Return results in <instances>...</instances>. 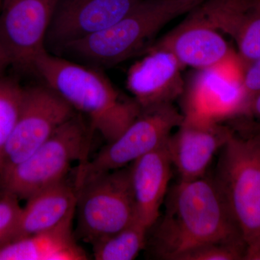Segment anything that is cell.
Instances as JSON below:
<instances>
[{"label":"cell","mask_w":260,"mask_h":260,"mask_svg":"<svg viewBox=\"0 0 260 260\" xmlns=\"http://www.w3.org/2000/svg\"><path fill=\"white\" fill-rule=\"evenodd\" d=\"M166 198L164 215L150 228L155 257L180 260L194 249L218 243L246 246L213 179L180 180Z\"/></svg>","instance_id":"obj_1"},{"label":"cell","mask_w":260,"mask_h":260,"mask_svg":"<svg viewBox=\"0 0 260 260\" xmlns=\"http://www.w3.org/2000/svg\"><path fill=\"white\" fill-rule=\"evenodd\" d=\"M34 74L86 116L107 143L120 136L142 113L135 99L118 91L102 70L45 51L38 56Z\"/></svg>","instance_id":"obj_2"},{"label":"cell","mask_w":260,"mask_h":260,"mask_svg":"<svg viewBox=\"0 0 260 260\" xmlns=\"http://www.w3.org/2000/svg\"><path fill=\"white\" fill-rule=\"evenodd\" d=\"M205 0H142L109 28L61 48L55 55L102 70L142 55L158 32Z\"/></svg>","instance_id":"obj_3"},{"label":"cell","mask_w":260,"mask_h":260,"mask_svg":"<svg viewBox=\"0 0 260 260\" xmlns=\"http://www.w3.org/2000/svg\"><path fill=\"white\" fill-rule=\"evenodd\" d=\"M213 180L239 228L246 259L254 260L260 250V132L254 121L241 124L240 133L234 129Z\"/></svg>","instance_id":"obj_4"},{"label":"cell","mask_w":260,"mask_h":260,"mask_svg":"<svg viewBox=\"0 0 260 260\" xmlns=\"http://www.w3.org/2000/svg\"><path fill=\"white\" fill-rule=\"evenodd\" d=\"M92 130L77 112L30 156L0 174L5 193L27 200L64 180L73 162L88 160Z\"/></svg>","instance_id":"obj_5"},{"label":"cell","mask_w":260,"mask_h":260,"mask_svg":"<svg viewBox=\"0 0 260 260\" xmlns=\"http://www.w3.org/2000/svg\"><path fill=\"white\" fill-rule=\"evenodd\" d=\"M78 237L100 242L137 220L129 167L86 178L75 184Z\"/></svg>","instance_id":"obj_6"},{"label":"cell","mask_w":260,"mask_h":260,"mask_svg":"<svg viewBox=\"0 0 260 260\" xmlns=\"http://www.w3.org/2000/svg\"><path fill=\"white\" fill-rule=\"evenodd\" d=\"M183 118L174 104L142 112L120 136L107 143L92 160L80 162L75 184L92 176L129 167L165 144Z\"/></svg>","instance_id":"obj_7"},{"label":"cell","mask_w":260,"mask_h":260,"mask_svg":"<svg viewBox=\"0 0 260 260\" xmlns=\"http://www.w3.org/2000/svg\"><path fill=\"white\" fill-rule=\"evenodd\" d=\"M244 67L238 54L197 70L184 93L183 115L218 122L244 117L249 98L243 87Z\"/></svg>","instance_id":"obj_8"},{"label":"cell","mask_w":260,"mask_h":260,"mask_svg":"<svg viewBox=\"0 0 260 260\" xmlns=\"http://www.w3.org/2000/svg\"><path fill=\"white\" fill-rule=\"evenodd\" d=\"M76 113L45 83L24 87L18 120L5 147L0 174L30 156Z\"/></svg>","instance_id":"obj_9"},{"label":"cell","mask_w":260,"mask_h":260,"mask_svg":"<svg viewBox=\"0 0 260 260\" xmlns=\"http://www.w3.org/2000/svg\"><path fill=\"white\" fill-rule=\"evenodd\" d=\"M57 0H2L0 42L17 71L34 74Z\"/></svg>","instance_id":"obj_10"},{"label":"cell","mask_w":260,"mask_h":260,"mask_svg":"<svg viewBox=\"0 0 260 260\" xmlns=\"http://www.w3.org/2000/svg\"><path fill=\"white\" fill-rule=\"evenodd\" d=\"M142 0H57L46 37V50L61 48L114 25Z\"/></svg>","instance_id":"obj_11"},{"label":"cell","mask_w":260,"mask_h":260,"mask_svg":"<svg viewBox=\"0 0 260 260\" xmlns=\"http://www.w3.org/2000/svg\"><path fill=\"white\" fill-rule=\"evenodd\" d=\"M126 74V88L142 112L174 104L184 93V67L170 51L151 46Z\"/></svg>","instance_id":"obj_12"},{"label":"cell","mask_w":260,"mask_h":260,"mask_svg":"<svg viewBox=\"0 0 260 260\" xmlns=\"http://www.w3.org/2000/svg\"><path fill=\"white\" fill-rule=\"evenodd\" d=\"M176 130L168 140V148L182 181L204 177L214 155L234 133L232 126L223 122L187 116H184Z\"/></svg>","instance_id":"obj_13"},{"label":"cell","mask_w":260,"mask_h":260,"mask_svg":"<svg viewBox=\"0 0 260 260\" xmlns=\"http://www.w3.org/2000/svg\"><path fill=\"white\" fill-rule=\"evenodd\" d=\"M152 46L167 49L184 68L197 70L215 66L237 54L221 32L210 26L194 10Z\"/></svg>","instance_id":"obj_14"},{"label":"cell","mask_w":260,"mask_h":260,"mask_svg":"<svg viewBox=\"0 0 260 260\" xmlns=\"http://www.w3.org/2000/svg\"><path fill=\"white\" fill-rule=\"evenodd\" d=\"M194 10L232 38L244 68L260 56V0H205Z\"/></svg>","instance_id":"obj_15"},{"label":"cell","mask_w":260,"mask_h":260,"mask_svg":"<svg viewBox=\"0 0 260 260\" xmlns=\"http://www.w3.org/2000/svg\"><path fill=\"white\" fill-rule=\"evenodd\" d=\"M167 143L129 165L137 220L148 229L160 215L172 177L173 164Z\"/></svg>","instance_id":"obj_16"},{"label":"cell","mask_w":260,"mask_h":260,"mask_svg":"<svg viewBox=\"0 0 260 260\" xmlns=\"http://www.w3.org/2000/svg\"><path fill=\"white\" fill-rule=\"evenodd\" d=\"M76 203L75 183L73 185L66 179L36 193L21 208L8 244L52 230L73 220Z\"/></svg>","instance_id":"obj_17"},{"label":"cell","mask_w":260,"mask_h":260,"mask_svg":"<svg viewBox=\"0 0 260 260\" xmlns=\"http://www.w3.org/2000/svg\"><path fill=\"white\" fill-rule=\"evenodd\" d=\"M73 221L48 232L18 239L0 248V260H83L86 254L77 244Z\"/></svg>","instance_id":"obj_18"},{"label":"cell","mask_w":260,"mask_h":260,"mask_svg":"<svg viewBox=\"0 0 260 260\" xmlns=\"http://www.w3.org/2000/svg\"><path fill=\"white\" fill-rule=\"evenodd\" d=\"M149 229L138 220L93 245L96 260H133L147 244Z\"/></svg>","instance_id":"obj_19"},{"label":"cell","mask_w":260,"mask_h":260,"mask_svg":"<svg viewBox=\"0 0 260 260\" xmlns=\"http://www.w3.org/2000/svg\"><path fill=\"white\" fill-rule=\"evenodd\" d=\"M23 89L14 78L0 75V171L5 147L18 120Z\"/></svg>","instance_id":"obj_20"},{"label":"cell","mask_w":260,"mask_h":260,"mask_svg":"<svg viewBox=\"0 0 260 260\" xmlns=\"http://www.w3.org/2000/svg\"><path fill=\"white\" fill-rule=\"evenodd\" d=\"M246 258V246L243 244L218 243L194 249L180 260H240Z\"/></svg>","instance_id":"obj_21"},{"label":"cell","mask_w":260,"mask_h":260,"mask_svg":"<svg viewBox=\"0 0 260 260\" xmlns=\"http://www.w3.org/2000/svg\"><path fill=\"white\" fill-rule=\"evenodd\" d=\"M21 208L14 195L5 193L0 199V248L9 243Z\"/></svg>","instance_id":"obj_22"},{"label":"cell","mask_w":260,"mask_h":260,"mask_svg":"<svg viewBox=\"0 0 260 260\" xmlns=\"http://www.w3.org/2000/svg\"><path fill=\"white\" fill-rule=\"evenodd\" d=\"M243 87L249 101L260 93V56L244 68Z\"/></svg>","instance_id":"obj_23"},{"label":"cell","mask_w":260,"mask_h":260,"mask_svg":"<svg viewBox=\"0 0 260 260\" xmlns=\"http://www.w3.org/2000/svg\"><path fill=\"white\" fill-rule=\"evenodd\" d=\"M243 118L260 121V93L249 99Z\"/></svg>","instance_id":"obj_24"},{"label":"cell","mask_w":260,"mask_h":260,"mask_svg":"<svg viewBox=\"0 0 260 260\" xmlns=\"http://www.w3.org/2000/svg\"><path fill=\"white\" fill-rule=\"evenodd\" d=\"M8 67H10L9 59L4 50L1 42H0V75H3V73Z\"/></svg>","instance_id":"obj_25"},{"label":"cell","mask_w":260,"mask_h":260,"mask_svg":"<svg viewBox=\"0 0 260 260\" xmlns=\"http://www.w3.org/2000/svg\"><path fill=\"white\" fill-rule=\"evenodd\" d=\"M254 260H260V250L259 251V252H258V254H256L255 259Z\"/></svg>","instance_id":"obj_26"},{"label":"cell","mask_w":260,"mask_h":260,"mask_svg":"<svg viewBox=\"0 0 260 260\" xmlns=\"http://www.w3.org/2000/svg\"><path fill=\"white\" fill-rule=\"evenodd\" d=\"M255 125L256 128H257V129H259V131L260 132V121H259V122H255Z\"/></svg>","instance_id":"obj_27"},{"label":"cell","mask_w":260,"mask_h":260,"mask_svg":"<svg viewBox=\"0 0 260 260\" xmlns=\"http://www.w3.org/2000/svg\"><path fill=\"white\" fill-rule=\"evenodd\" d=\"M2 0H0V6H1Z\"/></svg>","instance_id":"obj_28"}]
</instances>
